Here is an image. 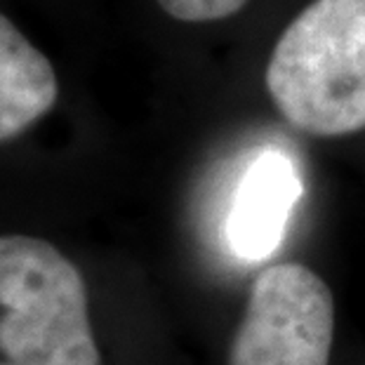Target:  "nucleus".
Returning a JSON list of instances; mask_svg holds the SVG:
<instances>
[{
    "label": "nucleus",
    "instance_id": "obj_2",
    "mask_svg": "<svg viewBox=\"0 0 365 365\" xmlns=\"http://www.w3.org/2000/svg\"><path fill=\"white\" fill-rule=\"evenodd\" d=\"M0 351L17 365H99L81 271L34 236H0Z\"/></svg>",
    "mask_w": 365,
    "mask_h": 365
},
{
    "label": "nucleus",
    "instance_id": "obj_7",
    "mask_svg": "<svg viewBox=\"0 0 365 365\" xmlns=\"http://www.w3.org/2000/svg\"><path fill=\"white\" fill-rule=\"evenodd\" d=\"M0 365H17V363H12V361H7V363H0Z\"/></svg>",
    "mask_w": 365,
    "mask_h": 365
},
{
    "label": "nucleus",
    "instance_id": "obj_5",
    "mask_svg": "<svg viewBox=\"0 0 365 365\" xmlns=\"http://www.w3.org/2000/svg\"><path fill=\"white\" fill-rule=\"evenodd\" d=\"M57 97L59 81L50 59L0 14V142L48 115Z\"/></svg>",
    "mask_w": 365,
    "mask_h": 365
},
{
    "label": "nucleus",
    "instance_id": "obj_6",
    "mask_svg": "<svg viewBox=\"0 0 365 365\" xmlns=\"http://www.w3.org/2000/svg\"><path fill=\"white\" fill-rule=\"evenodd\" d=\"M170 17L191 24H203V21H220L234 17L245 7L247 0H156Z\"/></svg>",
    "mask_w": 365,
    "mask_h": 365
},
{
    "label": "nucleus",
    "instance_id": "obj_1",
    "mask_svg": "<svg viewBox=\"0 0 365 365\" xmlns=\"http://www.w3.org/2000/svg\"><path fill=\"white\" fill-rule=\"evenodd\" d=\"M267 90L283 118L316 137L365 130V0H314L278 38Z\"/></svg>",
    "mask_w": 365,
    "mask_h": 365
},
{
    "label": "nucleus",
    "instance_id": "obj_3",
    "mask_svg": "<svg viewBox=\"0 0 365 365\" xmlns=\"http://www.w3.org/2000/svg\"><path fill=\"white\" fill-rule=\"evenodd\" d=\"M335 330L330 287L297 262L274 264L252 281L229 365H328Z\"/></svg>",
    "mask_w": 365,
    "mask_h": 365
},
{
    "label": "nucleus",
    "instance_id": "obj_4",
    "mask_svg": "<svg viewBox=\"0 0 365 365\" xmlns=\"http://www.w3.org/2000/svg\"><path fill=\"white\" fill-rule=\"evenodd\" d=\"M299 196L302 180L290 156L278 149L262 151L234 193L227 222L231 250L247 262L276 252Z\"/></svg>",
    "mask_w": 365,
    "mask_h": 365
}]
</instances>
